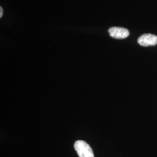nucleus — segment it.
Masks as SVG:
<instances>
[{
  "instance_id": "obj_1",
  "label": "nucleus",
  "mask_w": 157,
  "mask_h": 157,
  "mask_svg": "<svg viewBox=\"0 0 157 157\" xmlns=\"http://www.w3.org/2000/svg\"><path fill=\"white\" fill-rule=\"evenodd\" d=\"M74 148L79 157H94L91 147L84 141H76L74 144Z\"/></svg>"
},
{
  "instance_id": "obj_2",
  "label": "nucleus",
  "mask_w": 157,
  "mask_h": 157,
  "mask_svg": "<svg viewBox=\"0 0 157 157\" xmlns=\"http://www.w3.org/2000/svg\"><path fill=\"white\" fill-rule=\"evenodd\" d=\"M108 33L112 38L123 39L129 36V31L127 29L121 27H112L109 29Z\"/></svg>"
},
{
  "instance_id": "obj_3",
  "label": "nucleus",
  "mask_w": 157,
  "mask_h": 157,
  "mask_svg": "<svg viewBox=\"0 0 157 157\" xmlns=\"http://www.w3.org/2000/svg\"><path fill=\"white\" fill-rule=\"evenodd\" d=\"M138 43L144 47L153 46L157 44V36L152 34H144L137 40Z\"/></svg>"
},
{
  "instance_id": "obj_4",
  "label": "nucleus",
  "mask_w": 157,
  "mask_h": 157,
  "mask_svg": "<svg viewBox=\"0 0 157 157\" xmlns=\"http://www.w3.org/2000/svg\"><path fill=\"white\" fill-rule=\"evenodd\" d=\"M2 15H3V10H2V8L1 6L0 7V17H2Z\"/></svg>"
}]
</instances>
